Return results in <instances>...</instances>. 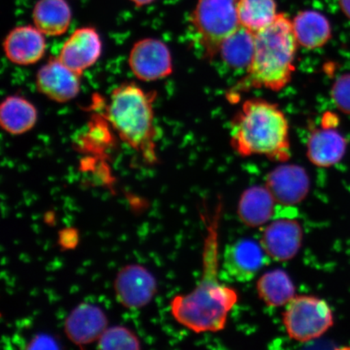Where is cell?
Masks as SVG:
<instances>
[{"instance_id":"cell-22","label":"cell","mask_w":350,"mask_h":350,"mask_svg":"<svg viewBox=\"0 0 350 350\" xmlns=\"http://www.w3.org/2000/svg\"><path fill=\"white\" fill-rule=\"evenodd\" d=\"M256 33L240 26L221 44L219 54L224 62L234 68H247L255 50Z\"/></svg>"},{"instance_id":"cell-25","label":"cell","mask_w":350,"mask_h":350,"mask_svg":"<svg viewBox=\"0 0 350 350\" xmlns=\"http://www.w3.org/2000/svg\"><path fill=\"white\" fill-rule=\"evenodd\" d=\"M331 98L340 111L350 116V73L336 79L332 87Z\"/></svg>"},{"instance_id":"cell-28","label":"cell","mask_w":350,"mask_h":350,"mask_svg":"<svg viewBox=\"0 0 350 350\" xmlns=\"http://www.w3.org/2000/svg\"><path fill=\"white\" fill-rule=\"evenodd\" d=\"M341 11L350 20V0H338Z\"/></svg>"},{"instance_id":"cell-29","label":"cell","mask_w":350,"mask_h":350,"mask_svg":"<svg viewBox=\"0 0 350 350\" xmlns=\"http://www.w3.org/2000/svg\"><path fill=\"white\" fill-rule=\"evenodd\" d=\"M129 1L133 3L135 7L142 8L150 5V4L155 2L156 0H129Z\"/></svg>"},{"instance_id":"cell-15","label":"cell","mask_w":350,"mask_h":350,"mask_svg":"<svg viewBox=\"0 0 350 350\" xmlns=\"http://www.w3.org/2000/svg\"><path fill=\"white\" fill-rule=\"evenodd\" d=\"M107 327L108 319L103 310L87 303L77 306L64 322L65 334L78 347L98 340Z\"/></svg>"},{"instance_id":"cell-24","label":"cell","mask_w":350,"mask_h":350,"mask_svg":"<svg viewBox=\"0 0 350 350\" xmlns=\"http://www.w3.org/2000/svg\"><path fill=\"white\" fill-rule=\"evenodd\" d=\"M98 341L100 349H139L141 341L128 327L113 326L107 327Z\"/></svg>"},{"instance_id":"cell-4","label":"cell","mask_w":350,"mask_h":350,"mask_svg":"<svg viewBox=\"0 0 350 350\" xmlns=\"http://www.w3.org/2000/svg\"><path fill=\"white\" fill-rule=\"evenodd\" d=\"M155 98V93H146L134 83H125L113 90L106 115L122 141L150 163L156 161Z\"/></svg>"},{"instance_id":"cell-14","label":"cell","mask_w":350,"mask_h":350,"mask_svg":"<svg viewBox=\"0 0 350 350\" xmlns=\"http://www.w3.org/2000/svg\"><path fill=\"white\" fill-rule=\"evenodd\" d=\"M265 187L275 202L283 206L299 204L308 196L310 181L306 170L297 165H282L266 178Z\"/></svg>"},{"instance_id":"cell-12","label":"cell","mask_w":350,"mask_h":350,"mask_svg":"<svg viewBox=\"0 0 350 350\" xmlns=\"http://www.w3.org/2000/svg\"><path fill=\"white\" fill-rule=\"evenodd\" d=\"M300 223L292 218H280L271 222L262 232L260 245L270 259L288 261L295 258L303 243Z\"/></svg>"},{"instance_id":"cell-23","label":"cell","mask_w":350,"mask_h":350,"mask_svg":"<svg viewBox=\"0 0 350 350\" xmlns=\"http://www.w3.org/2000/svg\"><path fill=\"white\" fill-rule=\"evenodd\" d=\"M238 15L241 26L259 32L278 16L275 0H239Z\"/></svg>"},{"instance_id":"cell-17","label":"cell","mask_w":350,"mask_h":350,"mask_svg":"<svg viewBox=\"0 0 350 350\" xmlns=\"http://www.w3.org/2000/svg\"><path fill=\"white\" fill-rule=\"evenodd\" d=\"M33 25L46 36H61L68 31L72 21L67 0H38L32 13Z\"/></svg>"},{"instance_id":"cell-13","label":"cell","mask_w":350,"mask_h":350,"mask_svg":"<svg viewBox=\"0 0 350 350\" xmlns=\"http://www.w3.org/2000/svg\"><path fill=\"white\" fill-rule=\"evenodd\" d=\"M81 77L57 57L51 58L38 70L36 86L47 98L55 103H68L80 93Z\"/></svg>"},{"instance_id":"cell-18","label":"cell","mask_w":350,"mask_h":350,"mask_svg":"<svg viewBox=\"0 0 350 350\" xmlns=\"http://www.w3.org/2000/svg\"><path fill=\"white\" fill-rule=\"evenodd\" d=\"M275 202L268 188L249 187L241 196L238 214L245 225L256 228L266 224L274 216Z\"/></svg>"},{"instance_id":"cell-5","label":"cell","mask_w":350,"mask_h":350,"mask_svg":"<svg viewBox=\"0 0 350 350\" xmlns=\"http://www.w3.org/2000/svg\"><path fill=\"white\" fill-rule=\"evenodd\" d=\"M239 0H198L191 15L197 41L205 57L213 59L219 54L221 44L240 27Z\"/></svg>"},{"instance_id":"cell-16","label":"cell","mask_w":350,"mask_h":350,"mask_svg":"<svg viewBox=\"0 0 350 350\" xmlns=\"http://www.w3.org/2000/svg\"><path fill=\"white\" fill-rule=\"evenodd\" d=\"M46 35L33 25H21L11 30L3 41L4 53L12 64H37L46 51Z\"/></svg>"},{"instance_id":"cell-20","label":"cell","mask_w":350,"mask_h":350,"mask_svg":"<svg viewBox=\"0 0 350 350\" xmlns=\"http://www.w3.org/2000/svg\"><path fill=\"white\" fill-rule=\"evenodd\" d=\"M38 111L33 104L21 96H10L0 107V124L6 133L22 135L34 128Z\"/></svg>"},{"instance_id":"cell-9","label":"cell","mask_w":350,"mask_h":350,"mask_svg":"<svg viewBox=\"0 0 350 350\" xmlns=\"http://www.w3.org/2000/svg\"><path fill=\"white\" fill-rule=\"evenodd\" d=\"M117 300L128 309L147 306L157 291V280L146 267L129 265L122 268L113 282Z\"/></svg>"},{"instance_id":"cell-6","label":"cell","mask_w":350,"mask_h":350,"mask_svg":"<svg viewBox=\"0 0 350 350\" xmlns=\"http://www.w3.org/2000/svg\"><path fill=\"white\" fill-rule=\"evenodd\" d=\"M283 323L291 339L306 342L325 334L334 325V317L325 300L301 295L286 305Z\"/></svg>"},{"instance_id":"cell-3","label":"cell","mask_w":350,"mask_h":350,"mask_svg":"<svg viewBox=\"0 0 350 350\" xmlns=\"http://www.w3.org/2000/svg\"><path fill=\"white\" fill-rule=\"evenodd\" d=\"M230 143L243 157L261 155L281 163L291 157L286 117L278 105L265 100L243 104L231 122Z\"/></svg>"},{"instance_id":"cell-7","label":"cell","mask_w":350,"mask_h":350,"mask_svg":"<svg viewBox=\"0 0 350 350\" xmlns=\"http://www.w3.org/2000/svg\"><path fill=\"white\" fill-rule=\"evenodd\" d=\"M269 260L261 245L252 239H239L226 246L220 278L230 282H250Z\"/></svg>"},{"instance_id":"cell-8","label":"cell","mask_w":350,"mask_h":350,"mask_svg":"<svg viewBox=\"0 0 350 350\" xmlns=\"http://www.w3.org/2000/svg\"><path fill=\"white\" fill-rule=\"evenodd\" d=\"M129 64L134 76L142 81H156L172 75V57L166 44L156 38H144L134 44Z\"/></svg>"},{"instance_id":"cell-2","label":"cell","mask_w":350,"mask_h":350,"mask_svg":"<svg viewBox=\"0 0 350 350\" xmlns=\"http://www.w3.org/2000/svg\"><path fill=\"white\" fill-rule=\"evenodd\" d=\"M297 46L293 21L280 13L272 23L256 33L255 50L246 76L229 92L228 98L234 102L252 89H284L295 71Z\"/></svg>"},{"instance_id":"cell-26","label":"cell","mask_w":350,"mask_h":350,"mask_svg":"<svg viewBox=\"0 0 350 350\" xmlns=\"http://www.w3.org/2000/svg\"><path fill=\"white\" fill-rule=\"evenodd\" d=\"M58 243L63 251L74 250L80 242L79 231L73 227H67L59 232Z\"/></svg>"},{"instance_id":"cell-11","label":"cell","mask_w":350,"mask_h":350,"mask_svg":"<svg viewBox=\"0 0 350 350\" xmlns=\"http://www.w3.org/2000/svg\"><path fill=\"white\" fill-rule=\"evenodd\" d=\"M102 52V39L97 30L93 27H82L70 35L61 48L58 59L81 76L98 62Z\"/></svg>"},{"instance_id":"cell-27","label":"cell","mask_w":350,"mask_h":350,"mask_svg":"<svg viewBox=\"0 0 350 350\" xmlns=\"http://www.w3.org/2000/svg\"><path fill=\"white\" fill-rule=\"evenodd\" d=\"M59 347L57 341L51 336L40 334L34 336V338L30 341L27 349H59Z\"/></svg>"},{"instance_id":"cell-1","label":"cell","mask_w":350,"mask_h":350,"mask_svg":"<svg viewBox=\"0 0 350 350\" xmlns=\"http://www.w3.org/2000/svg\"><path fill=\"white\" fill-rule=\"evenodd\" d=\"M218 216L217 213L208 226L202 278L189 294L175 296L170 301L175 321L196 334L224 329L229 314L239 300L237 291L218 279Z\"/></svg>"},{"instance_id":"cell-10","label":"cell","mask_w":350,"mask_h":350,"mask_svg":"<svg viewBox=\"0 0 350 350\" xmlns=\"http://www.w3.org/2000/svg\"><path fill=\"white\" fill-rule=\"evenodd\" d=\"M335 124L338 121L332 113L325 115L321 128L314 129L308 139L306 154L310 163L318 167H332L347 153V139L336 129Z\"/></svg>"},{"instance_id":"cell-19","label":"cell","mask_w":350,"mask_h":350,"mask_svg":"<svg viewBox=\"0 0 350 350\" xmlns=\"http://www.w3.org/2000/svg\"><path fill=\"white\" fill-rule=\"evenodd\" d=\"M292 21L297 43L306 49L323 47L332 38L330 22L321 12H301Z\"/></svg>"},{"instance_id":"cell-21","label":"cell","mask_w":350,"mask_h":350,"mask_svg":"<svg viewBox=\"0 0 350 350\" xmlns=\"http://www.w3.org/2000/svg\"><path fill=\"white\" fill-rule=\"evenodd\" d=\"M258 294L270 308L286 306L295 297V286L290 275L282 269L270 271L258 280Z\"/></svg>"}]
</instances>
